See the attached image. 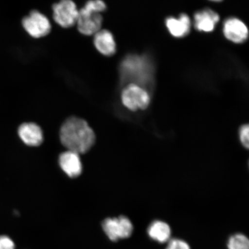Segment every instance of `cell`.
Returning a JSON list of instances; mask_svg holds the SVG:
<instances>
[{
  "mask_svg": "<svg viewBox=\"0 0 249 249\" xmlns=\"http://www.w3.org/2000/svg\"><path fill=\"white\" fill-rule=\"evenodd\" d=\"M60 140L68 150L80 154L91 148L95 140V133L86 121L77 117H71L65 121L61 127Z\"/></svg>",
  "mask_w": 249,
  "mask_h": 249,
  "instance_id": "obj_1",
  "label": "cell"
},
{
  "mask_svg": "<svg viewBox=\"0 0 249 249\" xmlns=\"http://www.w3.org/2000/svg\"><path fill=\"white\" fill-rule=\"evenodd\" d=\"M123 82L133 83L151 90L154 80V68L147 56L129 54L121 61L120 67Z\"/></svg>",
  "mask_w": 249,
  "mask_h": 249,
  "instance_id": "obj_2",
  "label": "cell"
},
{
  "mask_svg": "<svg viewBox=\"0 0 249 249\" xmlns=\"http://www.w3.org/2000/svg\"><path fill=\"white\" fill-rule=\"evenodd\" d=\"M121 101L127 111L140 117L151 107V90L136 84H127L121 91Z\"/></svg>",
  "mask_w": 249,
  "mask_h": 249,
  "instance_id": "obj_3",
  "label": "cell"
},
{
  "mask_svg": "<svg viewBox=\"0 0 249 249\" xmlns=\"http://www.w3.org/2000/svg\"><path fill=\"white\" fill-rule=\"evenodd\" d=\"M103 0H89L85 7L79 11L77 21V29L85 36H92L101 30L103 18L102 12L107 10Z\"/></svg>",
  "mask_w": 249,
  "mask_h": 249,
  "instance_id": "obj_4",
  "label": "cell"
},
{
  "mask_svg": "<svg viewBox=\"0 0 249 249\" xmlns=\"http://www.w3.org/2000/svg\"><path fill=\"white\" fill-rule=\"evenodd\" d=\"M102 228L111 241L129 238L133 231L131 221L126 216L107 218L102 223Z\"/></svg>",
  "mask_w": 249,
  "mask_h": 249,
  "instance_id": "obj_5",
  "label": "cell"
},
{
  "mask_svg": "<svg viewBox=\"0 0 249 249\" xmlns=\"http://www.w3.org/2000/svg\"><path fill=\"white\" fill-rule=\"evenodd\" d=\"M53 18L56 23L63 28H70L76 24L79 17L75 3L71 0H61L53 7Z\"/></svg>",
  "mask_w": 249,
  "mask_h": 249,
  "instance_id": "obj_6",
  "label": "cell"
},
{
  "mask_svg": "<svg viewBox=\"0 0 249 249\" xmlns=\"http://www.w3.org/2000/svg\"><path fill=\"white\" fill-rule=\"evenodd\" d=\"M23 26L33 38L45 36L51 32V24L48 18L38 11H33L23 20Z\"/></svg>",
  "mask_w": 249,
  "mask_h": 249,
  "instance_id": "obj_7",
  "label": "cell"
},
{
  "mask_svg": "<svg viewBox=\"0 0 249 249\" xmlns=\"http://www.w3.org/2000/svg\"><path fill=\"white\" fill-rule=\"evenodd\" d=\"M223 31L227 39L236 44L245 42L249 36L247 26L236 18H227L223 24Z\"/></svg>",
  "mask_w": 249,
  "mask_h": 249,
  "instance_id": "obj_8",
  "label": "cell"
},
{
  "mask_svg": "<svg viewBox=\"0 0 249 249\" xmlns=\"http://www.w3.org/2000/svg\"><path fill=\"white\" fill-rule=\"evenodd\" d=\"M80 154L67 150L59 157V164L62 171L71 178L79 177L82 172L83 167Z\"/></svg>",
  "mask_w": 249,
  "mask_h": 249,
  "instance_id": "obj_9",
  "label": "cell"
},
{
  "mask_svg": "<svg viewBox=\"0 0 249 249\" xmlns=\"http://www.w3.org/2000/svg\"><path fill=\"white\" fill-rule=\"evenodd\" d=\"M219 20V15L211 9L196 12L194 16L195 27L200 32H213Z\"/></svg>",
  "mask_w": 249,
  "mask_h": 249,
  "instance_id": "obj_10",
  "label": "cell"
},
{
  "mask_svg": "<svg viewBox=\"0 0 249 249\" xmlns=\"http://www.w3.org/2000/svg\"><path fill=\"white\" fill-rule=\"evenodd\" d=\"M18 135L24 144L31 147L41 144L43 140L41 128L33 123L21 124L18 127Z\"/></svg>",
  "mask_w": 249,
  "mask_h": 249,
  "instance_id": "obj_11",
  "label": "cell"
},
{
  "mask_svg": "<svg viewBox=\"0 0 249 249\" xmlns=\"http://www.w3.org/2000/svg\"><path fill=\"white\" fill-rule=\"evenodd\" d=\"M166 26L171 36L180 38L188 35L191 31L192 23L189 16L182 14L178 18L171 17L167 18Z\"/></svg>",
  "mask_w": 249,
  "mask_h": 249,
  "instance_id": "obj_12",
  "label": "cell"
},
{
  "mask_svg": "<svg viewBox=\"0 0 249 249\" xmlns=\"http://www.w3.org/2000/svg\"><path fill=\"white\" fill-rule=\"evenodd\" d=\"M93 43L99 52L104 55L110 57L116 52V43L114 36L110 31L101 30L96 33Z\"/></svg>",
  "mask_w": 249,
  "mask_h": 249,
  "instance_id": "obj_13",
  "label": "cell"
},
{
  "mask_svg": "<svg viewBox=\"0 0 249 249\" xmlns=\"http://www.w3.org/2000/svg\"><path fill=\"white\" fill-rule=\"evenodd\" d=\"M148 233L149 237L153 240L163 244L170 240L171 230L166 222L155 220L149 226Z\"/></svg>",
  "mask_w": 249,
  "mask_h": 249,
  "instance_id": "obj_14",
  "label": "cell"
},
{
  "mask_svg": "<svg viewBox=\"0 0 249 249\" xmlns=\"http://www.w3.org/2000/svg\"><path fill=\"white\" fill-rule=\"evenodd\" d=\"M228 249H249V241L247 236L242 233H236L229 239Z\"/></svg>",
  "mask_w": 249,
  "mask_h": 249,
  "instance_id": "obj_15",
  "label": "cell"
},
{
  "mask_svg": "<svg viewBox=\"0 0 249 249\" xmlns=\"http://www.w3.org/2000/svg\"><path fill=\"white\" fill-rule=\"evenodd\" d=\"M249 124H244L238 130V139L242 147L248 149L249 147Z\"/></svg>",
  "mask_w": 249,
  "mask_h": 249,
  "instance_id": "obj_16",
  "label": "cell"
},
{
  "mask_svg": "<svg viewBox=\"0 0 249 249\" xmlns=\"http://www.w3.org/2000/svg\"><path fill=\"white\" fill-rule=\"evenodd\" d=\"M166 249H191L185 241L179 239H170Z\"/></svg>",
  "mask_w": 249,
  "mask_h": 249,
  "instance_id": "obj_17",
  "label": "cell"
},
{
  "mask_svg": "<svg viewBox=\"0 0 249 249\" xmlns=\"http://www.w3.org/2000/svg\"><path fill=\"white\" fill-rule=\"evenodd\" d=\"M0 249H15V243L7 235H0Z\"/></svg>",
  "mask_w": 249,
  "mask_h": 249,
  "instance_id": "obj_18",
  "label": "cell"
},
{
  "mask_svg": "<svg viewBox=\"0 0 249 249\" xmlns=\"http://www.w3.org/2000/svg\"><path fill=\"white\" fill-rule=\"evenodd\" d=\"M210 1L213 2H220L223 1V0H210Z\"/></svg>",
  "mask_w": 249,
  "mask_h": 249,
  "instance_id": "obj_19",
  "label": "cell"
}]
</instances>
